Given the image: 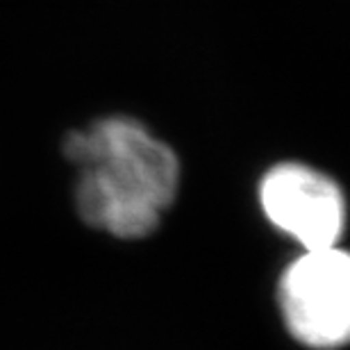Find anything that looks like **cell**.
<instances>
[{"label":"cell","mask_w":350,"mask_h":350,"mask_svg":"<svg viewBox=\"0 0 350 350\" xmlns=\"http://www.w3.org/2000/svg\"><path fill=\"white\" fill-rule=\"evenodd\" d=\"M64 152L78 169L80 216L118 239L148 237L178 193L175 152L132 118L111 116L71 132Z\"/></svg>","instance_id":"1"},{"label":"cell","mask_w":350,"mask_h":350,"mask_svg":"<svg viewBox=\"0 0 350 350\" xmlns=\"http://www.w3.org/2000/svg\"><path fill=\"white\" fill-rule=\"evenodd\" d=\"M260 202L266 219L303 250L339 246L346 196L330 175L300 162H282L262 178Z\"/></svg>","instance_id":"3"},{"label":"cell","mask_w":350,"mask_h":350,"mask_svg":"<svg viewBox=\"0 0 350 350\" xmlns=\"http://www.w3.org/2000/svg\"><path fill=\"white\" fill-rule=\"evenodd\" d=\"M278 303L286 330L307 348L350 344V253L339 246L303 250L280 278Z\"/></svg>","instance_id":"2"}]
</instances>
